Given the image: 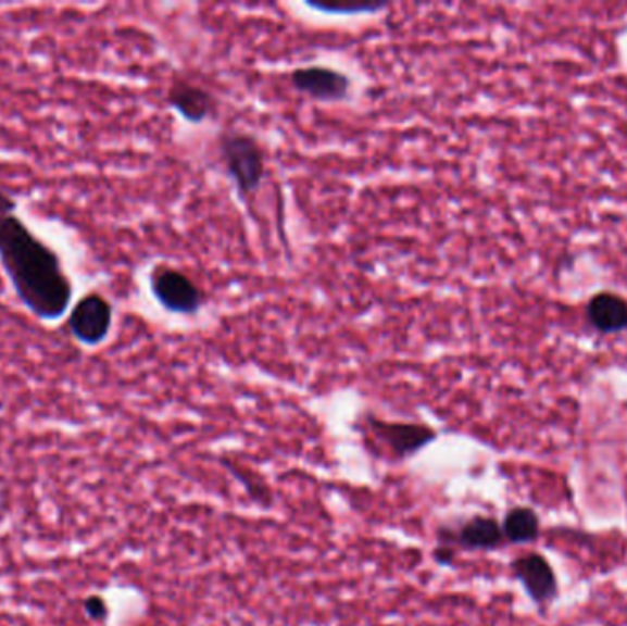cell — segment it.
Wrapping results in <instances>:
<instances>
[{"label":"cell","mask_w":627,"mask_h":626,"mask_svg":"<svg viewBox=\"0 0 627 626\" xmlns=\"http://www.w3.org/2000/svg\"><path fill=\"white\" fill-rule=\"evenodd\" d=\"M87 612L95 619H103L106 615V606L100 597H90L87 601Z\"/></svg>","instance_id":"13"},{"label":"cell","mask_w":627,"mask_h":626,"mask_svg":"<svg viewBox=\"0 0 627 626\" xmlns=\"http://www.w3.org/2000/svg\"><path fill=\"white\" fill-rule=\"evenodd\" d=\"M309 4L323 13H343V15H349V13H373L386 8V2H360V0H351V2H343V0H338V2L312 0Z\"/></svg>","instance_id":"12"},{"label":"cell","mask_w":627,"mask_h":626,"mask_svg":"<svg viewBox=\"0 0 627 626\" xmlns=\"http://www.w3.org/2000/svg\"><path fill=\"white\" fill-rule=\"evenodd\" d=\"M587 320L597 331H624L627 329V302L613 292H600L589 302Z\"/></svg>","instance_id":"10"},{"label":"cell","mask_w":627,"mask_h":626,"mask_svg":"<svg viewBox=\"0 0 627 626\" xmlns=\"http://www.w3.org/2000/svg\"><path fill=\"white\" fill-rule=\"evenodd\" d=\"M15 206L12 197L0 191V263L24 308L53 322L71 308L74 287L61 258L24 225Z\"/></svg>","instance_id":"1"},{"label":"cell","mask_w":627,"mask_h":626,"mask_svg":"<svg viewBox=\"0 0 627 626\" xmlns=\"http://www.w3.org/2000/svg\"><path fill=\"white\" fill-rule=\"evenodd\" d=\"M503 535L509 542L525 543L532 542L540 535V518L532 509H512L504 516Z\"/></svg>","instance_id":"11"},{"label":"cell","mask_w":627,"mask_h":626,"mask_svg":"<svg viewBox=\"0 0 627 626\" xmlns=\"http://www.w3.org/2000/svg\"><path fill=\"white\" fill-rule=\"evenodd\" d=\"M512 569L517 579L522 580V585L525 586L534 603H551L552 599L557 596L556 575L552 572L551 564L547 562L546 556L536 555V553L519 556L512 564Z\"/></svg>","instance_id":"7"},{"label":"cell","mask_w":627,"mask_h":626,"mask_svg":"<svg viewBox=\"0 0 627 626\" xmlns=\"http://www.w3.org/2000/svg\"><path fill=\"white\" fill-rule=\"evenodd\" d=\"M293 89L319 101H340L347 98L351 82L346 74L327 66H306L292 72Z\"/></svg>","instance_id":"6"},{"label":"cell","mask_w":627,"mask_h":626,"mask_svg":"<svg viewBox=\"0 0 627 626\" xmlns=\"http://www.w3.org/2000/svg\"><path fill=\"white\" fill-rule=\"evenodd\" d=\"M112 327V305L101 295L85 296L72 309L68 329L77 342L98 346L103 342Z\"/></svg>","instance_id":"3"},{"label":"cell","mask_w":627,"mask_h":626,"mask_svg":"<svg viewBox=\"0 0 627 626\" xmlns=\"http://www.w3.org/2000/svg\"><path fill=\"white\" fill-rule=\"evenodd\" d=\"M167 101L173 109L183 114L184 118L195 124L204 122L210 114L215 113V107H217L215 98L208 90L188 82H176L171 87Z\"/></svg>","instance_id":"9"},{"label":"cell","mask_w":627,"mask_h":626,"mask_svg":"<svg viewBox=\"0 0 627 626\" xmlns=\"http://www.w3.org/2000/svg\"><path fill=\"white\" fill-rule=\"evenodd\" d=\"M151 289L162 308L171 313L193 314L202 305V292L183 272L159 268L151 276Z\"/></svg>","instance_id":"4"},{"label":"cell","mask_w":627,"mask_h":626,"mask_svg":"<svg viewBox=\"0 0 627 626\" xmlns=\"http://www.w3.org/2000/svg\"><path fill=\"white\" fill-rule=\"evenodd\" d=\"M440 540L442 543L455 540L464 550H496L504 540L503 527L488 516H475L455 535L450 531L442 533Z\"/></svg>","instance_id":"8"},{"label":"cell","mask_w":627,"mask_h":626,"mask_svg":"<svg viewBox=\"0 0 627 626\" xmlns=\"http://www.w3.org/2000/svg\"><path fill=\"white\" fill-rule=\"evenodd\" d=\"M371 430L397 458H410L437 438V431L415 423H386L371 420Z\"/></svg>","instance_id":"5"},{"label":"cell","mask_w":627,"mask_h":626,"mask_svg":"<svg viewBox=\"0 0 627 626\" xmlns=\"http://www.w3.org/2000/svg\"><path fill=\"white\" fill-rule=\"evenodd\" d=\"M224 166L242 196H250L264 177V153L252 136L229 133L221 142Z\"/></svg>","instance_id":"2"},{"label":"cell","mask_w":627,"mask_h":626,"mask_svg":"<svg viewBox=\"0 0 627 626\" xmlns=\"http://www.w3.org/2000/svg\"><path fill=\"white\" fill-rule=\"evenodd\" d=\"M435 559H437V562H440V564H452L453 562L452 548H450V546H444V543H442V546H439V548H437V551H435Z\"/></svg>","instance_id":"14"}]
</instances>
